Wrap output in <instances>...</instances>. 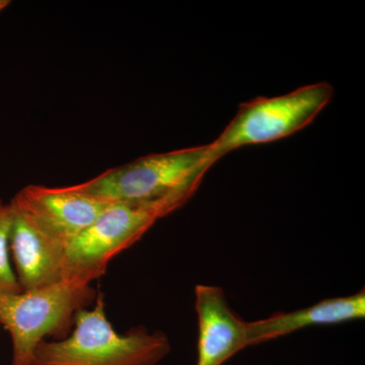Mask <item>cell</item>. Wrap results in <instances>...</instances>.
Returning a JSON list of instances; mask_svg holds the SVG:
<instances>
[{"label": "cell", "mask_w": 365, "mask_h": 365, "mask_svg": "<svg viewBox=\"0 0 365 365\" xmlns=\"http://www.w3.org/2000/svg\"><path fill=\"white\" fill-rule=\"evenodd\" d=\"M333 96L330 83H318L287 95L244 103L225 130L210 143L211 148L220 160L237 148L292 135L311 124Z\"/></svg>", "instance_id": "obj_5"}, {"label": "cell", "mask_w": 365, "mask_h": 365, "mask_svg": "<svg viewBox=\"0 0 365 365\" xmlns=\"http://www.w3.org/2000/svg\"><path fill=\"white\" fill-rule=\"evenodd\" d=\"M14 212L11 204L0 199V295L23 292L9 261V240L13 227Z\"/></svg>", "instance_id": "obj_10"}, {"label": "cell", "mask_w": 365, "mask_h": 365, "mask_svg": "<svg viewBox=\"0 0 365 365\" xmlns=\"http://www.w3.org/2000/svg\"><path fill=\"white\" fill-rule=\"evenodd\" d=\"M198 319L196 365H222L248 345V323L228 306L222 288L195 287Z\"/></svg>", "instance_id": "obj_7"}, {"label": "cell", "mask_w": 365, "mask_h": 365, "mask_svg": "<svg viewBox=\"0 0 365 365\" xmlns=\"http://www.w3.org/2000/svg\"><path fill=\"white\" fill-rule=\"evenodd\" d=\"M11 206L14 220L9 249L13 253L16 279L23 292L63 280L62 268L66 249L42 234L26 216Z\"/></svg>", "instance_id": "obj_8"}, {"label": "cell", "mask_w": 365, "mask_h": 365, "mask_svg": "<svg viewBox=\"0 0 365 365\" xmlns=\"http://www.w3.org/2000/svg\"><path fill=\"white\" fill-rule=\"evenodd\" d=\"M9 4H11V1H9V0H0V11H4L6 7L9 6Z\"/></svg>", "instance_id": "obj_11"}, {"label": "cell", "mask_w": 365, "mask_h": 365, "mask_svg": "<svg viewBox=\"0 0 365 365\" xmlns=\"http://www.w3.org/2000/svg\"><path fill=\"white\" fill-rule=\"evenodd\" d=\"M217 160L210 144L155 153L74 187L113 202L168 204L177 210L194 195Z\"/></svg>", "instance_id": "obj_1"}, {"label": "cell", "mask_w": 365, "mask_h": 365, "mask_svg": "<svg viewBox=\"0 0 365 365\" xmlns=\"http://www.w3.org/2000/svg\"><path fill=\"white\" fill-rule=\"evenodd\" d=\"M91 284L63 279L39 289L0 295V325L11 334V365H31L36 348L48 336L67 337L76 314L97 299Z\"/></svg>", "instance_id": "obj_3"}, {"label": "cell", "mask_w": 365, "mask_h": 365, "mask_svg": "<svg viewBox=\"0 0 365 365\" xmlns=\"http://www.w3.org/2000/svg\"><path fill=\"white\" fill-rule=\"evenodd\" d=\"M170 351L169 338L160 331L137 327L118 333L100 292L93 309L76 314L71 335L37 346L31 365H155Z\"/></svg>", "instance_id": "obj_2"}, {"label": "cell", "mask_w": 365, "mask_h": 365, "mask_svg": "<svg viewBox=\"0 0 365 365\" xmlns=\"http://www.w3.org/2000/svg\"><path fill=\"white\" fill-rule=\"evenodd\" d=\"M176 210L168 204L114 202L67 246L62 277L91 284L113 259L136 242L160 218Z\"/></svg>", "instance_id": "obj_4"}, {"label": "cell", "mask_w": 365, "mask_h": 365, "mask_svg": "<svg viewBox=\"0 0 365 365\" xmlns=\"http://www.w3.org/2000/svg\"><path fill=\"white\" fill-rule=\"evenodd\" d=\"M113 203L79 191L74 185L62 188L29 185L11 201L34 227L66 249Z\"/></svg>", "instance_id": "obj_6"}, {"label": "cell", "mask_w": 365, "mask_h": 365, "mask_svg": "<svg viewBox=\"0 0 365 365\" xmlns=\"http://www.w3.org/2000/svg\"><path fill=\"white\" fill-rule=\"evenodd\" d=\"M364 317L365 292L361 290L349 297L322 300L297 311L249 322L248 345L267 342L312 326L336 325L364 319Z\"/></svg>", "instance_id": "obj_9"}]
</instances>
